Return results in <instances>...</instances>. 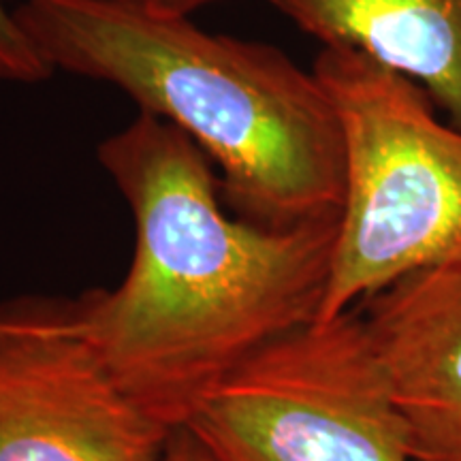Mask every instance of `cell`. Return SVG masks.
Listing matches in <instances>:
<instances>
[{
  "mask_svg": "<svg viewBox=\"0 0 461 461\" xmlns=\"http://www.w3.org/2000/svg\"><path fill=\"white\" fill-rule=\"evenodd\" d=\"M171 434L109 376L77 297L0 302V461H157Z\"/></svg>",
  "mask_w": 461,
  "mask_h": 461,
  "instance_id": "obj_5",
  "label": "cell"
},
{
  "mask_svg": "<svg viewBox=\"0 0 461 461\" xmlns=\"http://www.w3.org/2000/svg\"><path fill=\"white\" fill-rule=\"evenodd\" d=\"M96 158L132 212L135 255L118 286L77 297L79 327L118 389L182 429L241 363L319 321L339 216L282 229L230 216L205 154L152 113Z\"/></svg>",
  "mask_w": 461,
  "mask_h": 461,
  "instance_id": "obj_1",
  "label": "cell"
},
{
  "mask_svg": "<svg viewBox=\"0 0 461 461\" xmlns=\"http://www.w3.org/2000/svg\"><path fill=\"white\" fill-rule=\"evenodd\" d=\"M411 461H461V272L429 269L357 305Z\"/></svg>",
  "mask_w": 461,
  "mask_h": 461,
  "instance_id": "obj_6",
  "label": "cell"
},
{
  "mask_svg": "<svg viewBox=\"0 0 461 461\" xmlns=\"http://www.w3.org/2000/svg\"><path fill=\"white\" fill-rule=\"evenodd\" d=\"M14 14L51 71L112 84L188 135L235 216L276 229L339 216L342 129L312 68L157 0H22Z\"/></svg>",
  "mask_w": 461,
  "mask_h": 461,
  "instance_id": "obj_2",
  "label": "cell"
},
{
  "mask_svg": "<svg viewBox=\"0 0 461 461\" xmlns=\"http://www.w3.org/2000/svg\"><path fill=\"white\" fill-rule=\"evenodd\" d=\"M184 429L212 461H411L357 308L265 346L205 397Z\"/></svg>",
  "mask_w": 461,
  "mask_h": 461,
  "instance_id": "obj_4",
  "label": "cell"
},
{
  "mask_svg": "<svg viewBox=\"0 0 461 461\" xmlns=\"http://www.w3.org/2000/svg\"><path fill=\"white\" fill-rule=\"evenodd\" d=\"M312 71L339 118L344 201L319 321L417 272H461V129L417 82L359 51L321 48Z\"/></svg>",
  "mask_w": 461,
  "mask_h": 461,
  "instance_id": "obj_3",
  "label": "cell"
},
{
  "mask_svg": "<svg viewBox=\"0 0 461 461\" xmlns=\"http://www.w3.org/2000/svg\"><path fill=\"white\" fill-rule=\"evenodd\" d=\"M157 3H163L165 7H171L176 11H182V14L193 15L197 9L207 7V5H214V3H222V0H157Z\"/></svg>",
  "mask_w": 461,
  "mask_h": 461,
  "instance_id": "obj_10",
  "label": "cell"
},
{
  "mask_svg": "<svg viewBox=\"0 0 461 461\" xmlns=\"http://www.w3.org/2000/svg\"><path fill=\"white\" fill-rule=\"evenodd\" d=\"M321 48L417 82L461 129V0H267Z\"/></svg>",
  "mask_w": 461,
  "mask_h": 461,
  "instance_id": "obj_7",
  "label": "cell"
},
{
  "mask_svg": "<svg viewBox=\"0 0 461 461\" xmlns=\"http://www.w3.org/2000/svg\"><path fill=\"white\" fill-rule=\"evenodd\" d=\"M157 461H212L201 442L188 429H176Z\"/></svg>",
  "mask_w": 461,
  "mask_h": 461,
  "instance_id": "obj_9",
  "label": "cell"
},
{
  "mask_svg": "<svg viewBox=\"0 0 461 461\" xmlns=\"http://www.w3.org/2000/svg\"><path fill=\"white\" fill-rule=\"evenodd\" d=\"M54 71L45 65L31 39L15 20L14 9L0 0V82L5 84H41Z\"/></svg>",
  "mask_w": 461,
  "mask_h": 461,
  "instance_id": "obj_8",
  "label": "cell"
}]
</instances>
